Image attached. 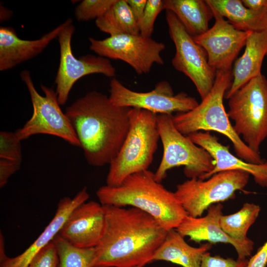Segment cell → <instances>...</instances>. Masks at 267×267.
<instances>
[{"label": "cell", "mask_w": 267, "mask_h": 267, "mask_svg": "<svg viewBox=\"0 0 267 267\" xmlns=\"http://www.w3.org/2000/svg\"><path fill=\"white\" fill-rule=\"evenodd\" d=\"M103 206L105 226L93 267H143L153 262L167 230L138 209Z\"/></svg>", "instance_id": "obj_1"}, {"label": "cell", "mask_w": 267, "mask_h": 267, "mask_svg": "<svg viewBox=\"0 0 267 267\" xmlns=\"http://www.w3.org/2000/svg\"><path fill=\"white\" fill-rule=\"evenodd\" d=\"M131 108L117 106L96 91L67 107L65 114L89 165H109L117 156L130 129Z\"/></svg>", "instance_id": "obj_2"}, {"label": "cell", "mask_w": 267, "mask_h": 267, "mask_svg": "<svg viewBox=\"0 0 267 267\" xmlns=\"http://www.w3.org/2000/svg\"><path fill=\"white\" fill-rule=\"evenodd\" d=\"M96 195L102 205L130 206L146 213L167 231L176 229L187 216L175 193L149 170L128 176L117 186H102Z\"/></svg>", "instance_id": "obj_3"}, {"label": "cell", "mask_w": 267, "mask_h": 267, "mask_svg": "<svg viewBox=\"0 0 267 267\" xmlns=\"http://www.w3.org/2000/svg\"><path fill=\"white\" fill-rule=\"evenodd\" d=\"M232 80L231 70L217 71L214 85L201 102L190 111L173 116V123L185 135L201 131L222 134L232 142L238 157L250 163L263 164L265 161L260 154L251 150L235 132L225 110L223 99Z\"/></svg>", "instance_id": "obj_4"}, {"label": "cell", "mask_w": 267, "mask_h": 267, "mask_svg": "<svg viewBox=\"0 0 267 267\" xmlns=\"http://www.w3.org/2000/svg\"><path fill=\"white\" fill-rule=\"evenodd\" d=\"M157 115L146 110L131 108L130 129L120 151L109 164L106 185L117 186L128 176L148 170L160 139Z\"/></svg>", "instance_id": "obj_5"}, {"label": "cell", "mask_w": 267, "mask_h": 267, "mask_svg": "<svg viewBox=\"0 0 267 267\" xmlns=\"http://www.w3.org/2000/svg\"><path fill=\"white\" fill-rule=\"evenodd\" d=\"M227 115L233 129L253 151L267 138V79L261 74L252 79L229 98Z\"/></svg>", "instance_id": "obj_6"}, {"label": "cell", "mask_w": 267, "mask_h": 267, "mask_svg": "<svg viewBox=\"0 0 267 267\" xmlns=\"http://www.w3.org/2000/svg\"><path fill=\"white\" fill-rule=\"evenodd\" d=\"M171 114H157V122L163 153L154 173L156 180L161 182L171 169L183 167V173L190 178L201 179L215 167L213 159L204 148L194 143L176 128Z\"/></svg>", "instance_id": "obj_7"}, {"label": "cell", "mask_w": 267, "mask_h": 267, "mask_svg": "<svg viewBox=\"0 0 267 267\" xmlns=\"http://www.w3.org/2000/svg\"><path fill=\"white\" fill-rule=\"evenodd\" d=\"M26 86L33 106L31 118L16 133L21 140L37 134H46L62 138L70 144L80 147L72 125L65 113L61 110L56 91L43 85L42 96L36 90L30 72L24 70L20 73Z\"/></svg>", "instance_id": "obj_8"}, {"label": "cell", "mask_w": 267, "mask_h": 267, "mask_svg": "<svg viewBox=\"0 0 267 267\" xmlns=\"http://www.w3.org/2000/svg\"><path fill=\"white\" fill-rule=\"evenodd\" d=\"M250 176L242 171H227L207 180L190 178L178 184L174 193L188 216L199 217L211 205L234 197L236 191L246 186Z\"/></svg>", "instance_id": "obj_9"}, {"label": "cell", "mask_w": 267, "mask_h": 267, "mask_svg": "<svg viewBox=\"0 0 267 267\" xmlns=\"http://www.w3.org/2000/svg\"><path fill=\"white\" fill-rule=\"evenodd\" d=\"M166 18L176 48L172 65L191 80L203 99L214 85L217 71L209 65L205 50L195 42L175 14L166 10Z\"/></svg>", "instance_id": "obj_10"}, {"label": "cell", "mask_w": 267, "mask_h": 267, "mask_svg": "<svg viewBox=\"0 0 267 267\" xmlns=\"http://www.w3.org/2000/svg\"><path fill=\"white\" fill-rule=\"evenodd\" d=\"M58 37L60 61L56 76V93L60 105L67 101L75 83L83 77L93 74H101L114 78L116 69L109 59L100 56L87 54L77 58L71 48V40L75 31L72 20L68 18Z\"/></svg>", "instance_id": "obj_11"}, {"label": "cell", "mask_w": 267, "mask_h": 267, "mask_svg": "<svg viewBox=\"0 0 267 267\" xmlns=\"http://www.w3.org/2000/svg\"><path fill=\"white\" fill-rule=\"evenodd\" d=\"M90 49L108 59H118L130 65L139 75L149 73L154 64L162 65L161 56L165 45L141 34L110 36L102 40L89 38Z\"/></svg>", "instance_id": "obj_12"}, {"label": "cell", "mask_w": 267, "mask_h": 267, "mask_svg": "<svg viewBox=\"0 0 267 267\" xmlns=\"http://www.w3.org/2000/svg\"><path fill=\"white\" fill-rule=\"evenodd\" d=\"M110 95L112 103L119 107L136 108L156 114H172L186 112L199 104L196 99L181 92L174 94L170 84L166 81L158 82L153 89L148 92H137L124 86L113 78L110 82Z\"/></svg>", "instance_id": "obj_13"}, {"label": "cell", "mask_w": 267, "mask_h": 267, "mask_svg": "<svg viewBox=\"0 0 267 267\" xmlns=\"http://www.w3.org/2000/svg\"><path fill=\"white\" fill-rule=\"evenodd\" d=\"M211 8L215 19L214 25L203 34L193 38L205 50L212 68L216 71L231 70L233 61L253 32L235 29L215 9Z\"/></svg>", "instance_id": "obj_14"}, {"label": "cell", "mask_w": 267, "mask_h": 267, "mask_svg": "<svg viewBox=\"0 0 267 267\" xmlns=\"http://www.w3.org/2000/svg\"><path fill=\"white\" fill-rule=\"evenodd\" d=\"M223 206L221 203L211 205L204 217L186 216L176 229L182 236L189 237L195 242L207 241L211 243H224L231 244L235 249L240 260L250 257L254 243L248 238L245 240L233 239L226 234L220 224Z\"/></svg>", "instance_id": "obj_15"}, {"label": "cell", "mask_w": 267, "mask_h": 267, "mask_svg": "<svg viewBox=\"0 0 267 267\" xmlns=\"http://www.w3.org/2000/svg\"><path fill=\"white\" fill-rule=\"evenodd\" d=\"M105 220L103 206L86 201L71 212L58 234L76 247H95L102 236Z\"/></svg>", "instance_id": "obj_16"}, {"label": "cell", "mask_w": 267, "mask_h": 267, "mask_svg": "<svg viewBox=\"0 0 267 267\" xmlns=\"http://www.w3.org/2000/svg\"><path fill=\"white\" fill-rule=\"evenodd\" d=\"M194 143L204 148L211 155L215 163L214 169L200 179L205 180L213 175L227 171H242L252 176L260 186L267 185V161L261 164L247 162L230 151L228 146L220 142L218 138L209 132H198L187 135Z\"/></svg>", "instance_id": "obj_17"}, {"label": "cell", "mask_w": 267, "mask_h": 267, "mask_svg": "<svg viewBox=\"0 0 267 267\" xmlns=\"http://www.w3.org/2000/svg\"><path fill=\"white\" fill-rule=\"evenodd\" d=\"M63 23L34 40L20 39L14 29L0 28V70H8L40 54L56 38L64 27Z\"/></svg>", "instance_id": "obj_18"}, {"label": "cell", "mask_w": 267, "mask_h": 267, "mask_svg": "<svg viewBox=\"0 0 267 267\" xmlns=\"http://www.w3.org/2000/svg\"><path fill=\"white\" fill-rule=\"evenodd\" d=\"M89 197L84 187L73 198L65 197L57 205L55 214L43 232L23 253L16 257H6L0 262V267H28L34 257L57 235L71 212Z\"/></svg>", "instance_id": "obj_19"}, {"label": "cell", "mask_w": 267, "mask_h": 267, "mask_svg": "<svg viewBox=\"0 0 267 267\" xmlns=\"http://www.w3.org/2000/svg\"><path fill=\"white\" fill-rule=\"evenodd\" d=\"M243 54L232 71V82L225 97L229 98L252 79L261 74L263 60L267 55V30L252 32L248 37Z\"/></svg>", "instance_id": "obj_20"}, {"label": "cell", "mask_w": 267, "mask_h": 267, "mask_svg": "<svg viewBox=\"0 0 267 267\" xmlns=\"http://www.w3.org/2000/svg\"><path fill=\"white\" fill-rule=\"evenodd\" d=\"M184 238L176 229L168 230L154 255L153 261H167L182 267H200L202 257L211 248V245L206 243L194 247L187 243Z\"/></svg>", "instance_id": "obj_21"}, {"label": "cell", "mask_w": 267, "mask_h": 267, "mask_svg": "<svg viewBox=\"0 0 267 267\" xmlns=\"http://www.w3.org/2000/svg\"><path fill=\"white\" fill-rule=\"evenodd\" d=\"M235 29L245 32L267 30V8L254 11L246 7L240 0H206Z\"/></svg>", "instance_id": "obj_22"}, {"label": "cell", "mask_w": 267, "mask_h": 267, "mask_svg": "<svg viewBox=\"0 0 267 267\" xmlns=\"http://www.w3.org/2000/svg\"><path fill=\"white\" fill-rule=\"evenodd\" d=\"M164 9L172 11L192 37L208 29L214 17L211 7L203 0H163Z\"/></svg>", "instance_id": "obj_23"}, {"label": "cell", "mask_w": 267, "mask_h": 267, "mask_svg": "<svg viewBox=\"0 0 267 267\" xmlns=\"http://www.w3.org/2000/svg\"><path fill=\"white\" fill-rule=\"evenodd\" d=\"M96 27L110 36L138 35L139 24L126 0H116L111 7L95 20Z\"/></svg>", "instance_id": "obj_24"}, {"label": "cell", "mask_w": 267, "mask_h": 267, "mask_svg": "<svg viewBox=\"0 0 267 267\" xmlns=\"http://www.w3.org/2000/svg\"><path fill=\"white\" fill-rule=\"evenodd\" d=\"M261 211L260 207L255 204L245 203L237 212L228 215H222L220 224L225 232L231 238L245 240L247 232L255 222Z\"/></svg>", "instance_id": "obj_25"}, {"label": "cell", "mask_w": 267, "mask_h": 267, "mask_svg": "<svg viewBox=\"0 0 267 267\" xmlns=\"http://www.w3.org/2000/svg\"><path fill=\"white\" fill-rule=\"evenodd\" d=\"M52 242L58 255V267H93L96 258L95 247H76L58 234Z\"/></svg>", "instance_id": "obj_26"}, {"label": "cell", "mask_w": 267, "mask_h": 267, "mask_svg": "<svg viewBox=\"0 0 267 267\" xmlns=\"http://www.w3.org/2000/svg\"><path fill=\"white\" fill-rule=\"evenodd\" d=\"M116 0H84L76 7L75 15L80 21H87L103 15Z\"/></svg>", "instance_id": "obj_27"}, {"label": "cell", "mask_w": 267, "mask_h": 267, "mask_svg": "<svg viewBox=\"0 0 267 267\" xmlns=\"http://www.w3.org/2000/svg\"><path fill=\"white\" fill-rule=\"evenodd\" d=\"M21 140L16 132H0V159L22 162Z\"/></svg>", "instance_id": "obj_28"}, {"label": "cell", "mask_w": 267, "mask_h": 267, "mask_svg": "<svg viewBox=\"0 0 267 267\" xmlns=\"http://www.w3.org/2000/svg\"><path fill=\"white\" fill-rule=\"evenodd\" d=\"M163 9V0H147L144 12L139 25L140 34L145 37L151 38L155 20Z\"/></svg>", "instance_id": "obj_29"}, {"label": "cell", "mask_w": 267, "mask_h": 267, "mask_svg": "<svg viewBox=\"0 0 267 267\" xmlns=\"http://www.w3.org/2000/svg\"><path fill=\"white\" fill-rule=\"evenodd\" d=\"M58 258L52 241L34 257L28 267H58Z\"/></svg>", "instance_id": "obj_30"}, {"label": "cell", "mask_w": 267, "mask_h": 267, "mask_svg": "<svg viewBox=\"0 0 267 267\" xmlns=\"http://www.w3.org/2000/svg\"><path fill=\"white\" fill-rule=\"evenodd\" d=\"M247 259L240 260L224 258L219 256H212L208 252L202 258L200 267H246Z\"/></svg>", "instance_id": "obj_31"}, {"label": "cell", "mask_w": 267, "mask_h": 267, "mask_svg": "<svg viewBox=\"0 0 267 267\" xmlns=\"http://www.w3.org/2000/svg\"><path fill=\"white\" fill-rule=\"evenodd\" d=\"M21 162L0 159V187L7 184L9 178L20 167Z\"/></svg>", "instance_id": "obj_32"}, {"label": "cell", "mask_w": 267, "mask_h": 267, "mask_svg": "<svg viewBox=\"0 0 267 267\" xmlns=\"http://www.w3.org/2000/svg\"><path fill=\"white\" fill-rule=\"evenodd\" d=\"M267 264V240L248 260L246 267H266Z\"/></svg>", "instance_id": "obj_33"}, {"label": "cell", "mask_w": 267, "mask_h": 267, "mask_svg": "<svg viewBox=\"0 0 267 267\" xmlns=\"http://www.w3.org/2000/svg\"><path fill=\"white\" fill-rule=\"evenodd\" d=\"M126 1L139 25L144 12L147 0H126Z\"/></svg>", "instance_id": "obj_34"}, {"label": "cell", "mask_w": 267, "mask_h": 267, "mask_svg": "<svg viewBox=\"0 0 267 267\" xmlns=\"http://www.w3.org/2000/svg\"><path fill=\"white\" fill-rule=\"evenodd\" d=\"M244 5L254 11H259L267 8V0H242Z\"/></svg>", "instance_id": "obj_35"}, {"label": "cell", "mask_w": 267, "mask_h": 267, "mask_svg": "<svg viewBox=\"0 0 267 267\" xmlns=\"http://www.w3.org/2000/svg\"><path fill=\"white\" fill-rule=\"evenodd\" d=\"M7 256L6 255L4 249V243L3 236L0 233V262L3 261Z\"/></svg>", "instance_id": "obj_36"}, {"label": "cell", "mask_w": 267, "mask_h": 267, "mask_svg": "<svg viewBox=\"0 0 267 267\" xmlns=\"http://www.w3.org/2000/svg\"></svg>", "instance_id": "obj_37"}, {"label": "cell", "mask_w": 267, "mask_h": 267, "mask_svg": "<svg viewBox=\"0 0 267 267\" xmlns=\"http://www.w3.org/2000/svg\"><path fill=\"white\" fill-rule=\"evenodd\" d=\"M266 187L267 188V186H266Z\"/></svg>", "instance_id": "obj_38"}]
</instances>
